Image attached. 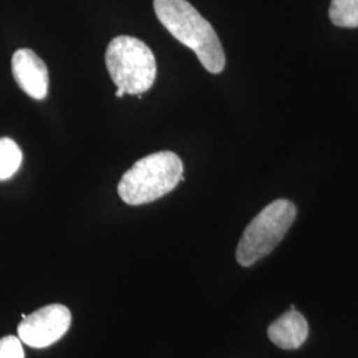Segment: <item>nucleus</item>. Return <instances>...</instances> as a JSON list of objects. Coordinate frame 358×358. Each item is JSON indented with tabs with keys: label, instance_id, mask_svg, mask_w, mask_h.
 <instances>
[{
	"label": "nucleus",
	"instance_id": "3",
	"mask_svg": "<svg viewBox=\"0 0 358 358\" xmlns=\"http://www.w3.org/2000/svg\"><path fill=\"white\" fill-rule=\"evenodd\" d=\"M105 63L117 88L142 94L153 87L157 63L152 50L140 38L117 36L105 53Z\"/></svg>",
	"mask_w": 358,
	"mask_h": 358
},
{
	"label": "nucleus",
	"instance_id": "11",
	"mask_svg": "<svg viewBox=\"0 0 358 358\" xmlns=\"http://www.w3.org/2000/svg\"><path fill=\"white\" fill-rule=\"evenodd\" d=\"M124 94H127V92H125V90H121V88H117V92H115V97L121 99V97H124Z\"/></svg>",
	"mask_w": 358,
	"mask_h": 358
},
{
	"label": "nucleus",
	"instance_id": "10",
	"mask_svg": "<svg viewBox=\"0 0 358 358\" xmlns=\"http://www.w3.org/2000/svg\"><path fill=\"white\" fill-rule=\"evenodd\" d=\"M0 358H24L22 340L16 336L0 338Z\"/></svg>",
	"mask_w": 358,
	"mask_h": 358
},
{
	"label": "nucleus",
	"instance_id": "2",
	"mask_svg": "<svg viewBox=\"0 0 358 358\" xmlns=\"http://www.w3.org/2000/svg\"><path fill=\"white\" fill-rule=\"evenodd\" d=\"M183 178V164L173 152H158L137 161L118 183L120 198L130 206L150 203L173 192Z\"/></svg>",
	"mask_w": 358,
	"mask_h": 358
},
{
	"label": "nucleus",
	"instance_id": "9",
	"mask_svg": "<svg viewBox=\"0 0 358 358\" xmlns=\"http://www.w3.org/2000/svg\"><path fill=\"white\" fill-rule=\"evenodd\" d=\"M329 17L337 27L356 28L358 27V0H332Z\"/></svg>",
	"mask_w": 358,
	"mask_h": 358
},
{
	"label": "nucleus",
	"instance_id": "6",
	"mask_svg": "<svg viewBox=\"0 0 358 358\" xmlns=\"http://www.w3.org/2000/svg\"><path fill=\"white\" fill-rule=\"evenodd\" d=\"M13 75L17 85L35 100H44L48 94L50 76L45 63L32 50L23 48L13 56Z\"/></svg>",
	"mask_w": 358,
	"mask_h": 358
},
{
	"label": "nucleus",
	"instance_id": "1",
	"mask_svg": "<svg viewBox=\"0 0 358 358\" xmlns=\"http://www.w3.org/2000/svg\"><path fill=\"white\" fill-rule=\"evenodd\" d=\"M158 20L183 45L195 52L210 73H220L226 66L222 43L213 26L187 0H154Z\"/></svg>",
	"mask_w": 358,
	"mask_h": 358
},
{
	"label": "nucleus",
	"instance_id": "4",
	"mask_svg": "<svg viewBox=\"0 0 358 358\" xmlns=\"http://www.w3.org/2000/svg\"><path fill=\"white\" fill-rule=\"evenodd\" d=\"M296 215L297 208L288 199H278L264 207L244 230L236 250L238 263L251 267L269 255L289 231Z\"/></svg>",
	"mask_w": 358,
	"mask_h": 358
},
{
	"label": "nucleus",
	"instance_id": "7",
	"mask_svg": "<svg viewBox=\"0 0 358 358\" xmlns=\"http://www.w3.org/2000/svg\"><path fill=\"white\" fill-rule=\"evenodd\" d=\"M309 327L306 317L296 309H289L268 328L269 340L285 350H294L303 345L308 338Z\"/></svg>",
	"mask_w": 358,
	"mask_h": 358
},
{
	"label": "nucleus",
	"instance_id": "8",
	"mask_svg": "<svg viewBox=\"0 0 358 358\" xmlns=\"http://www.w3.org/2000/svg\"><path fill=\"white\" fill-rule=\"evenodd\" d=\"M23 153L13 138H0V180L13 178L22 166Z\"/></svg>",
	"mask_w": 358,
	"mask_h": 358
},
{
	"label": "nucleus",
	"instance_id": "5",
	"mask_svg": "<svg viewBox=\"0 0 358 358\" xmlns=\"http://www.w3.org/2000/svg\"><path fill=\"white\" fill-rule=\"evenodd\" d=\"M72 324L71 310L63 304L40 308L23 319L17 327V337L31 348H47L57 343Z\"/></svg>",
	"mask_w": 358,
	"mask_h": 358
}]
</instances>
